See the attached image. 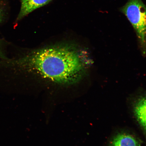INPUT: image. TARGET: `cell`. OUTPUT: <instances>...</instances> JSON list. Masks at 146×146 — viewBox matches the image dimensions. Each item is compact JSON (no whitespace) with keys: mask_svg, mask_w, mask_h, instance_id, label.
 Returning <instances> with one entry per match:
<instances>
[{"mask_svg":"<svg viewBox=\"0 0 146 146\" xmlns=\"http://www.w3.org/2000/svg\"><path fill=\"white\" fill-rule=\"evenodd\" d=\"M84 52L64 44L33 51L6 62L56 83L71 84L80 81L91 64L90 58Z\"/></svg>","mask_w":146,"mask_h":146,"instance_id":"1","label":"cell"},{"mask_svg":"<svg viewBox=\"0 0 146 146\" xmlns=\"http://www.w3.org/2000/svg\"><path fill=\"white\" fill-rule=\"evenodd\" d=\"M132 25L142 54L146 55V6L142 0H129L120 9Z\"/></svg>","mask_w":146,"mask_h":146,"instance_id":"2","label":"cell"},{"mask_svg":"<svg viewBox=\"0 0 146 146\" xmlns=\"http://www.w3.org/2000/svg\"><path fill=\"white\" fill-rule=\"evenodd\" d=\"M21 10L17 18V21L22 19L36 9L44 6L52 0H20Z\"/></svg>","mask_w":146,"mask_h":146,"instance_id":"3","label":"cell"},{"mask_svg":"<svg viewBox=\"0 0 146 146\" xmlns=\"http://www.w3.org/2000/svg\"><path fill=\"white\" fill-rule=\"evenodd\" d=\"M134 111L138 122L146 131V96L139 98L137 102Z\"/></svg>","mask_w":146,"mask_h":146,"instance_id":"4","label":"cell"},{"mask_svg":"<svg viewBox=\"0 0 146 146\" xmlns=\"http://www.w3.org/2000/svg\"><path fill=\"white\" fill-rule=\"evenodd\" d=\"M110 146H139V143L134 136L121 133L115 137Z\"/></svg>","mask_w":146,"mask_h":146,"instance_id":"5","label":"cell"},{"mask_svg":"<svg viewBox=\"0 0 146 146\" xmlns=\"http://www.w3.org/2000/svg\"><path fill=\"white\" fill-rule=\"evenodd\" d=\"M5 14V8L4 2L2 0H0V24L2 22L4 18ZM0 58L3 60H6L7 58L5 56L2 46L1 42L0 40Z\"/></svg>","mask_w":146,"mask_h":146,"instance_id":"6","label":"cell"}]
</instances>
